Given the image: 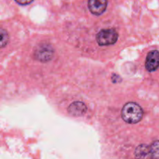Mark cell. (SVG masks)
Instances as JSON below:
<instances>
[{
	"label": "cell",
	"instance_id": "1",
	"mask_svg": "<svg viewBox=\"0 0 159 159\" xmlns=\"http://www.w3.org/2000/svg\"><path fill=\"white\" fill-rule=\"evenodd\" d=\"M121 116L128 124H137L143 117V110L138 103L128 102L123 107Z\"/></svg>",
	"mask_w": 159,
	"mask_h": 159
},
{
	"label": "cell",
	"instance_id": "2",
	"mask_svg": "<svg viewBox=\"0 0 159 159\" xmlns=\"http://www.w3.org/2000/svg\"><path fill=\"white\" fill-rule=\"evenodd\" d=\"M118 39V34L113 29L102 30L98 33L96 40L100 46H108L113 44Z\"/></svg>",
	"mask_w": 159,
	"mask_h": 159
},
{
	"label": "cell",
	"instance_id": "3",
	"mask_svg": "<svg viewBox=\"0 0 159 159\" xmlns=\"http://www.w3.org/2000/svg\"><path fill=\"white\" fill-rule=\"evenodd\" d=\"M35 58L42 62H47L51 60L54 56V49L51 45L43 43L37 47L34 53Z\"/></svg>",
	"mask_w": 159,
	"mask_h": 159
},
{
	"label": "cell",
	"instance_id": "4",
	"mask_svg": "<svg viewBox=\"0 0 159 159\" xmlns=\"http://www.w3.org/2000/svg\"><path fill=\"white\" fill-rule=\"evenodd\" d=\"M89 9L96 16L103 13L107 7V0H89Z\"/></svg>",
	"mask_w": 159,
	"mask_h": 159
},
{
	"label": "cell",
	"instance_id": "5",
	"mask_svg": "<svg viewBox=\"0 0 159 159\" xmlns=\"http://www.w3.org/2000/svg\"><path fill=\"white\" fill-rule=\"evenodd\" d=\"M146 69L148 71H155L159 68V51H152L147 56L145 63Z\"/></svg>",
	"mask_w": 159,
	"mask_h": 159
},
{
	"label": "cell",
	"instance_id": "6",
	"mask_svg": "<svg viewBox=\"0 0 159 159\" xmlns=\"http://www.w3.org/2000/svg\"><path fill=\"white\" fill-rule=\"evenodd\" d=\"M68 113L75 116H80L85 114L87 111V107L83 102H75L71 103L68 108Z\"/></svg>",
	"mask_w": 159,
	"mask_h": 159
},
{
	"label": "cell",
	"instance_id": "7",
	"mask_svg": "<svg viewBox=\"0 0 159 159\" xmlns=\"http://www.w3.org/2000/svg\"><path fill=\"white\" fill-rule=\"evenodd\" d=\"M134 156L135 159H153L150 146L147 144H141L137 147L134 152Z\"/></svg>",
	"mask_w": 159,
	"mask_h": 159
},
{
	"label": "cell",
	"instance_id": "8",
	"mask_svg": "<svg viewBox=\"0 0 159 159\" xmlns=\"http://www.w3.org/2000/svg\"><path fill=\"white\" fill-rule=\"evenodd\" d=\"M152 158L159 159V141H155L150 145Z\"/></svg>",
	"mask_w": 159,
	"mask_h": 159
},
{
	"label": "cell",
	"instance_id": "9",
	"mask_svg": "<svg viewBox=\"0 0 159 159\" xmlns=\"http://www.w3.org/2000/svg\"><path fill=\"white\" fill-rule=\"evenodd\" d=\"M9 40V35L5 30H1V48H3L8 43Z\"/></svg>",
	"mask_w": 159,
	"mask_h": 159
},
{
	"label": "cell",
	"instance_id": "10",
	"mask_svg": "<svg viewBox=\"0 0 159 159\" xmlns=\"http://www.w3.org/2000/svg\"><path fill=\"white\" fill-rule=\"evenodd\" d=\"M17 3H19L20 5H23V6H25V5H28L30 3L32 2L34 0H15Z\"/></svg>",
	"mask_w": 159,
	"mask_h": 159
}]
</instances>
